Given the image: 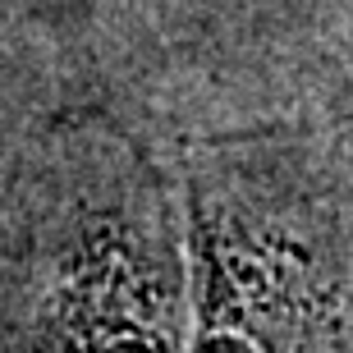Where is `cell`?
I'll use <instances>...</instances> for the list:
<instances>
[{
	"label": "cell",
	"mask_w": 353,
	"mask_h": 353,
	"mask_svg": "<svg viewBox=\"0 0 353 353\" xmlns=\"http://www.w3.org/2000/svg\"><path fill=\"white\" fill-rule=\"evenodd\" d=\"M188 353H353V170L216 147L188 174Z\"/></svg>",
	"instance_id": "1"
},
{
	"label": "cell",
	"mask_w": 353,
	"mask_h": 353,
	"mask_svg": "<svg viewBox=\"0 0 353 353\" xmlns=\"http://www.w3.org/2000/svg\"><path fill=\"white\" fill-rule=\"evenodd\" d=\"M10 353H188L161 193L110 165L60 202L19 285Z\"/></svg>",
	"instance_id": "2"
}]
</instances>
